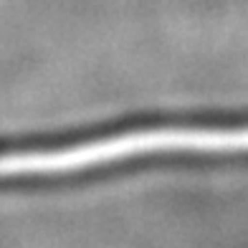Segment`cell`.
<instances>
[{
	"label": "cell",
	"mask_w": 248,
	"mask_h": 248,
	"mask_svg": "<svg viewBox=\"0 0 248 248\" xmlns=\"http://www.w3.org/2000/svg\"><path fill=\"white\" fill-rule=\"evenodd\" d=\"M165 147H248V127H155L99 134L92 140L0 142V160H28L46 165H89L96 160Z\"/></svg>",
	"instance_id": "6da1fadb"
}]
</instances>
